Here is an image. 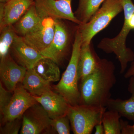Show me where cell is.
Segmentation results:
<instances>
[{
  "mask_svg": "<svg viewBox=\"0 0 134 134\" xmlns=\"http://www.w3.org/2000/svg\"><path fill=\"white\" fill-rule=\"evenodd\" d=\"M12 92L4 88L2 83L0 82V113L2 114L5 108L7 107L12 99Z\"/></svg>",
  "mask_w": 134,
  "mask_h": 134,
  "instance_id": "obj_25",
  "label": "cell"
},
{
  "mask_svg": "<svg viewBox=\"0 0 134 134\" xmlns=\"http://www.w3.org/2000/svg\"><path fill=\"white\" fill-rule=\"evenodd\" d=\"M13 58L27 69H33L36 63L44 58L41 53L26 43L21 36H18L10 48Z\"/></svg>",
  "mask_w": 134,
  "mask_h": 134,
  "instance_id": "obj_12",
  "label": "cell"
},
{
  "mask_svg": "<svg viewBox=\"0 0 134 134\" xmlns=\"http://www.w3.org/2000/svg\"><path fill=\"white\" fill-rule=\"evenodd\" d=\"M124 14V21L122 29L117 36L112 38L105 37L102 39L97 46L98 48L106 53H113L120 62V73L125 72L129 63L134 60V53L127 47L126 40L132 29L129 19L134 12V4L132 0H121Z\"/></svg>",
  "mask_w": 134,
  "mask_h": 134,
  "instance_id": "obj_2",
  "label": "cell"
},
{
  "mask_svg": "<svg viewBox=\"0 0 134 134\" xmlns=\"http://www.w3.org/2000/svg\"><path fill=\"white\" fill-rule=\"evenodd\" d=\"M107 107L79 104L70 106L67 115L73 133L91 134L97 124L102 122Z\"/></svg>",
  "mask_w": 134,
  "mask_h": 134,
  "instance_id": "obj_6",
  "label": "cell"
},
{
  "mask_svg": "<svg viewBox=\"0 0 134 134\" xmlns=\"http://www.w3.org/2000/svg\"><path fill=\"white\" fill-rule=\"evenodd\" d=\"M22 117L5 122L1 127L0 133L18 134L21 130L22 125Z\"/></svg>",
  "mask_w": 134,
  "mask_h": 134,
  "instance_id": "obj_24",
  "label": "cell"
},
{
  "mask_svg": "<svg viewBox=\"0 0 134 134\" xmlns=\"http://www.w3.org/2000/svg\"><path fill=\"white\" fill-rule=\"evenodd\" d=\"M10 0H0V3H5L8 2Z\"/></svg>",
  "mask_w": 134,
  "mask_h": 134,
  "instance_id": "obj_29",
  "label": "cell"
},
{
  "mask_svg": "<svg viewBox=\"0 0 134 134\" xmlns=\"http://www.w3.org/2000/svg\"><path fill=\"white\" fill-rule=\"evenodd\" d=\"M115 69L112 62L100 58L94 71L81 82L80 104L107 107L117 81Z\"/></svg>",
  "mask_w": 134,
  "mask_h": 134,
  "instance_id": "obj_1",
  "label": "cell"
},
{
  "mask_svg": "<svg viewBox=\"0 0 134 134\" xmlns=\"http://www.w3.org/2000/svg\"><path fill=\"white\" fill-rule=\"evenodd\" d=\"M121 115L117 111L108 110L103 116L102 123L105 134H121L120 118Z\"/></svg>",
  "mask_w": 134,
  "mask_h": 134,
  "instance_id": "obj_22",
  "label": "cell"
},
{
  "mask_svg": "<svg viewBox=\"0 0 134 134\" xmlns=\"http://www.w3.org/2000/svg\"><path fill=\"white\" fill-rule=\"evenodd\" d=\"M27 70L17 63L10 53L1 58L0 77L1 82L8 90L13 92L17 85L22 82Z\"/></svg>",
  "mask_w": 134,
  "mask_h": 134,
  "instance_id": "obj_11",
  "label": "cell"
},
{
  "mask_svg": "<svg viewBox=\"0 0 134 134\" xmlns=\"http://www.w3.org/2000/svg\"><path fill=\"white\" fill-rule=\"evenodd\" d=\"M123 11L121 0H105L90 21L78 25L82 43H90L97 34L105 28L117 15Z\"/></svg>",
  "mask_w": 134,
  "mask_h": 134,
  "instance_id": "obj_5",
  "label": "cell"
},
{
  "mask_svg": "<svg viewBox=\"0 0 134 134\" xmlns=\"http://www.w3.org/2000/svg\"><path fill=\"white\" fill-rule=\"evenodd\" d=\"M32 0H10L7 3H0V30L14 24L34 4Z\"/></svg>",
  "mask_w": 134,
  "mask_h": 134,
  "instance_id": "obj_13",
  "label": "cell"
},
{
  "mask_svg": "<svg viewBox=\"0 0 134 134\" xmlns=\"http://www.w3.org/2000/svg\"><path fill=\"white\" fill-rule=\"evenodd\" d=\"M13 92L10 103L1 115V121L3 123L23 117L26 110L38 103L34 96L22 85L16 87Z\"/></svg>",
  "mask_w": 134,
  "mask_h": 134,
  "instance_id": "obj_8",
  "label": "cell"
},
{
  "mask_svg": "<svg viewBox=\"0 0 134 134\" xmlns=\"http://www.w3.org/2000/svg\"><path fill=\"white\" fill-rule=\"evenodd\" d=\"M0 58L5 57L10 50L15 40L19 36L13 25H7L0 30Z\"/></svg>",
  "mask_w": 134,
  "mask_h": 134,
  "instance_id": "obj_21",
  "label": "cell"
},
{
  "mask_svg": "<svg viewBox=\"0 0 134 134\" xmlns=\"http://www.w3.org/2000/svg\"><path fill=\"white\" fill-rule=\"evenodd\" d=\"M100 59L95 52L92 42L82 43L77 66L79 81H83L94 71Z\"/></svg>",
  "mask_w": 134,
  "mask_h": 134,
  "instance_id": "obj_15",
  "label": "cell"
},
{
  "mask_svg": "<svg viewBox=\"0 0 134 134\" xmlns=\"http://www.w3.org/2000/svg\"><path fill=\"white\" fill-rule=\"evenodd\" d=\"M82 43L81 36L77 29L69 62L59 82L54 87L56 92L72 106L80 104L77 66Z\"/></svg>",
  "mask_w": 134,
  "mask_h": 134,
  "instance_id": "obj_3",
  "label": "cell"
},
{
  "mask_svg": "<svg viewBox=\"0 0 134 134\" xmlns=\"http://www.w3.org/2000/svg\"><path fill=\"white\" fill-rule=\"evenodd\" d=\"M22 86L29 93L34 96H40L51 90L50 83L46 81L33 69H27Z\"/></svg>",
  "mask_w": 134,
  "mask_h": 134,
  "instance_id": "obj_17",
  "label": "cell"
},
{
  "mask_svg": "<svg viewBox=\"0 0 134 134\" xmlns=\"http://www.w3.org/2000/svg\"><path fill=\"white\" fill-rule=\"evenodd\" d=\"M52 119L67 115L70 105L63 96L51 90L40 96H34Z\"/></svg>",
  "mask_w": 134,
  "mask_h": 134,
  "instance_id": "obj_14",
  "label": "cell"
},
{
  "mask_svg": "<svg viewBox=\"0 0 134 134\" xmlns=\"http://www.w3.org/2000/svg\"><path fill=\"white\" fill-rule=\"evenodd\" d=\"M69 119L68 115L61 116L51 119L50 126L59 134L70 133V127Z\"/></svg>",
  "mask_w": 134,
  "mask_h": 134,
  "instance_id": "obj_23",
  "label": "cell"
},
{
  "mask_svg": "<svg viewBox=\"0 0 134 134\" xmlns=\"http://www.w3.org/2000/svg\"><path fill=\"white\" fill-rule=\"evenodd\" d=\"M32 1H34V0H32Z\"/></svg>",
  "mask_w": 134,
  "mask_h": 134,
  "instance_id": "obj_30",
  "label": "cell"
},
{
  "mask_svg": "<svg viewBox=\"0 0 134 134\" xmlns=\"http://www.w3.org/2000/svg\"><path fill=\"white\" fill-rule=\"evenodd\" d=\"M95 134H105L104 129L102 122L98 123L96 125Z\"/></svg>",
  "mask_w": 134,
  "mask_h": 134,
  "instance_id": "obj_28",
  "label": "cell"
},
{
  "mask_svg": "<svg viewBox=\"0 0 134 134\" xmlns=\"http://www.w3.org/2000/svg\"><path fill=\"white\" fill-rule=\"evenodd\" d=\"M41 19L37 12L34 3L13 25L18 35L23 37L36 28Z\"/></svg>",
  "mask_w": 134,
  "mask_h": 134,
  "instance_id": "obj_18",
  "label": "cell"
},
{
  "mask_svg": "<svg viewBox=\"0 0 134 134\" xmlns=\"http://www.w3.org/2000/svg\"><path fill=\"white\" fill-rule=\"evenodd\" d=\"M105 0H78V5L74 15L81 24L90 21Z\"/></svg>",
  "mask_w": 134,
  "mask_h": 134,
  "instance_id": "obj_20",
  "label": "cell"
},
{
  "mask_svg": "<svg viewBox=\"0 0 134 134\" xmlns=\"http://www.w3.org/2000/svg\"><path fill=\"white\" fill-rule=\"evenodd\" d=\"M55 29L53 41L50 45L41 52L45 58L60 63L72 52L73 44L78 24L63 19H55Z\"/></svg>",
  "mask_w": 134,
  "mask_h": 134,
  "instance_id": "obj_4",
  "label": "cell"
},
{
  "mask_svg": "<svg viewBox=\"0 0 134 134\" xmlns=\"http://www.w3.org/2000/svg\"><path fill=\"white\" fill-rule=\"evenodd\" d=\"M51 119L42 106L37 103L29 108L23 115L20 133H41L51 127Z\"/></svg>",
  "mask_w": 134,
  "mask_h": 134,
  "instance_id": "obj_10",
  "label": "cell"
},
{
  "mask_svg": "<svg viewBox=\"0 0 134 134\" xmlns=\"http://www.w3.org/2000/svg\"><path fill=\"white\" fill-rule=\"evenodd\" d=\"M55 29L54 19L49 17L42 18L36 28L22 37L26 43L41 53L50 45Z\"/></svg>",
  "mask_w": 134,
  "mask_h": 134,
  "instance_id": "obj_9",
  "label": "cell"
},
{
  "mask_svg": "<svg viewBox=\"0 0 134 134\" xmlns=\"http://www.w3.org/2000/svg\"><path fill=\"white\" fill-rule=\"evenodd\" d=\"M121 134H134V124L130 125L126 121L120 119Z\"/></svg>",
  "mask_w": 134,
  "mask_h": 134,
  "instance_id": "obj_26",
  "label": "cell"
},
{
  "mask_svg": "<svg viewBox=\"0 0 134 134\" xmlns=\"http://www.w3.org/2000/svg\"><path fill=\"white\" fill-rule=\"evenodd\" d=\"M33 69L41 78L48 82L58 81L60 79L58 64L49 58H42L36 63Z\"/></svg>",
  "mask_w": 134,
  "mask_h": 134,
  "instance_id": "obj_19",
  "label": "cell"
},
{
  "mask_svg": "<svg viewBox=\"0 0 134 134\" xmlns=\"http://www.w3.org/2000/svg\"><path fill=\"white\" fill-rule=\"evenodd\" d=\"M134 76V60L132 62L130 66L125 73L124 75V77L126 79L129 78Z\"/></svg>",
  "mask_w": 134,
  "mask_h": 134,
  "instance_id": "obj_27",
  "label": "cell"
},
{
  "mask_svg": "<svg viewBox=\"0 0 134 134\" xmlns=\"http://www.w3.org/2000/svg\"><path fill=\"white\" fill-rule=\"evenodd\" d=\"M128 91L131 94L126 99L110 98L107 103L108 110L117 111L121 117L134 122V76L130 77Z\"/></svg>",
  "mask_w": 134,
  "mask_h": 134,
  "instance_id": "obj_16",
  "label": "cell"
},
{
  "mask_svg": "<svg viewBox=\"0 0 134 134\" xmlns=\"http://www.w3.org/2000/svg\"><path fill=\"white\" fill-rule=\"evenodd\" d=\"M72 0H34L37 12L41 18L49 17L54 19L68 20L81 24L72 11Z\"/></svg>",
  "mask_w": 134,
  "mask_h": 134,
  "instance_id": "obj_7",
  "label": "cell"
}]
</instances>
